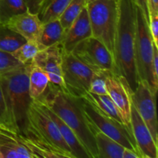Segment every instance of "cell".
Returning a JSON list of instances; mask_svg holds the SVG:
<instances>
[{
	"instance_id": "cell-37",
	"label": "cell",
	"mask_w": 158,
	"mask_h": 158,
	"mask_svg": "<svg viewBox=\"0 0 158 158\" xmlns=\"http://www.w3.org/2000/svg\"><path fill=\"white\" fill-rule=\"evenodd\" d=\"M95 1H97V0H86V4H89V3L94 2Z\"/></svg>"
},
{
	"instance_id": "cell-4",
	"label": "cell",
	"mask_w": 158,
	"mask_h": 158,
	"mask_svg": "<svg viewBox=\"0 0 158 158\" xmlns=\"http://www.w3.org/2000/svg\"><path fill=\"white\" fill-rule=\"evenodd\" d=\"M154 41L149 30L148 21L141 9L136 6V36L134 57L139 81L148 84L154 97H157L158 82L153 75L152 61L154 56Z\"/></svg>"
},
{
	"instance_id": "cell-20",
	"label": "cell",
	"mask_w": 158,
	"mask_h": 158,
	"mask_svg": "<svg viewBox=\"0 0 158 158\" xmlns=\"http://www.w3.org/2000/svg\"><path fill=\"white\" fill-rule=\"evenodd\" d=\"M49 83L48 76L33 62L29 64V90L32 100H37L41 97Z\"/></svg>"
},
{
	"instance_id": "cell-18",
	"label": "cell",
	"mask_w": 158,
	"mask_h": 158,
	"mask_svg": "<svg viewBox=\"0 0 158 158\" xmlns=\"http://www.w3.org/2000/svg\"><path fill=\"white\" fill-rule=\"evenodd\" d=\"M65 29L59 19L50 20L42 24L36 41L41 49L61 43L65 35Z\"/></svg>"
},
{
	"instance_id": "cell-11",
	"label": "cell",
	"mask_w": 158,
	"mask_h": 158,
	"mask_svg": "<svg viewBox=\"0 0 158 158\" xmlns=\"http://www.w3.org/2000/svg\"><path fill=\"white\" fill-rule=\"evenodd\" d=\"M106 84L108 95L119 110L123 123L132 130L131 123L132 91L127 82L122 76L111 72L106 75Z\"/></svg>"
},
{
	"instance_id": "cell-23",
	"label": "cell",
	"mask_w": 158,
	"mask_h": 158,
	"mask_svg": "<svg viewBox=\"0 0 158 158\" xmlns=\"http://www.w3.org/2000/svg\"><path fill=\"white\" fill-rule=\"evenodd\" d=\"M72 0H43L38 16L42 23L59 19Z\"/></svg>"
},
{
	"instance_id": "cell-34",
	"label": "cell",
	"mask_w": 158,
	"mask_h": 158,
	"mask_svg": "<svg viewBox=\"0 0 158 158\" xmlns=\"http://www.w3.org/2000/svg\"><path fill=\"white\" fill-rule=\"evenodd\" d=\"M132 1L134 2L136 6H138L141 9L142 12L144 14L145 17H146L147 20L148 21V23H149V12H148L147 0H132Z\"/></svg>"
},
{
	"instance_id": "cell-16",
	"label": "cell",
	"mask_w": 158,
	"mask_h": 158,
	"mask_svg": "<svg viewBox=\"0 0 158 158\" xmlns=\"http://www.w3.org/2000/svg\"><path fill=\"white\" fill-rule=\"evenodd\" d=\"M42 24L37 14L27 11L11 18L5 26L19 34L26 40L36 41Z\"/></svg>"
},
{
	"instance_id": "cell-25",
	"label": "cell",
	"mask_w": 158,
	"mask_h": 158,
	"mask_svg": "<svg viewBox=\"0 0 158 158\" xmlns=\"http://www.w3.org/2000/svg\"><path fill=\"white\" fill-rule=\"evenodd\" d=\"M27 11L23 0H0V26H5L11 18Z\"/></svg>"
},
{
	"instance_id": "cell-33",
	"label": "cell",
	"mask_w": 158,
	"mask_h": 158,
	"mask_svg": "<svg viewBox=\"0 0 158 158\" xmlns=\"http://www.w3.org/2000/svg\"><path fill=\"white\" fill-rule=\"evenodd\" d=\"M153 75L156 81L158 82V46L154 44V56L152 61Z\"/></svg>"
},
{
	"instance_id": "cell-36",
	"label": "cell",
	"mask_w": 158,
	"mask_h": 158,
	"mask_svg": "<svg viewBox=\"0 0 158 158\" xmlns=\"http://www.w3.org/2000/svg\"><path fill=\"white\" fill-rule=\"evenodd\" d=\"M122 158H141L140 154L137 151L134 150L128 149V148H124L123 153V157Z\"/></svg>"
},
{
	"instance_id": "cell-1",
	"label": "cell",
	"mask_w": 158,
	"mask_h": 158,
	"mask_svg": "<svg viewBox=\"0 0 158 158\" xmlns=\"http://www.w3.org/2000/svg\"><path fill=\"white\" fill-rule=\"evenodd\" d=\"M37 100L53 111L73 131L89 158H97L95 138L86 121L79 98L72 97L64 89L49 83L46 90Z\"/></svg>"
},
{
	"instance_id": "cell-9",
	"label": "cell",
	"mask_w": 158,
	"mask_h": 158,
	"mask_svg": "<svg viewBox=\"0 0 158 158\" xmlns=\"http://www.w3.org/2000/svg\"><path fill=\"white\" fill-rule=\"evenodd\" d=\"M72 54L94 73L107 74L115 72L114 57L100 41L90 36L79 43Z\"/></svg>"
},
{
	"instance_id": "cell-21",
	"label": "cell",
	"mask_w": 158,
	"mask_h": 158,
	"mask_svg": "<svg viewBox=\"0 0 158 158\" xmlns=\"http://www.w3.org/2000/svg\"><path fill=\"white\" fill-rule=\"evenodd\" d=\"M23 143L32 153L33 158H60L63 156L45 142L35 138L31 134H20Z\"/></svg>"
},
{
	"instance_id": "cell-6",
	"label": "cell",
	"mask_w": 158,
	"mask_h": 158,
	"mask_svg": "<svg viewBox=\"0 0 158 158\" xmlns=\"http://www.w3.org/2000/svg\"><path fill=\"white\" fill-rule=\"evenodd\" d=\"M26 133L49 144L64 158H73L69 146L62 137L56 123L38 100H32L29 106L27 128L25 134Z\"/></svg>"
},
{
	"instance_id": "cell-24",
	"label": "cell",
	"mask_w": 158,
	"mask_h": 158,
	"mask_svg": "<svg viewBox=\"0 0 158 158\" xmlns=\"http://www.w3.org/2000/svg\"><path fill=\"white\" fill-rule=\"evenodd\" d=\"M26 40L6 26H0V50L12 53Z\"/></svg>"
},
{
	"instance_id": "cell-13",
	"label": "cell",
	"mask_w": 158,
	"mask_h": 158,
	"mask_svg": "<svg viewBox=\"0 0 158 158\" xmlns=\"http://www.w3.org/2000/svg\"><path fill=\"white\" fill-rule=\"evenodd\" d=\"M131 123L134 140L142 158H157V143L154 142L146 123L131 104Z\"/></svg>"
},
{
	"instance_id": "cell-2",
	"label": "cell",
	"mask_w": 158,
	"mask_h": 158,
	"mask_svg": "<svg viewBox=\"0 0 158 158\" xmlns=\"http://www.w3.org/2000/svg\"><path fill=\"white\" fill-rule=\"evenodd\" d=\"M118 9L114 53L115 73L124 77L133 93L139 83L134 57L136 5L132 0H118Z\"/></svg>"
},
{
	"instance_id": "cell-32",
	"label": "cell",
	"mask_w": 158,
	"mask_h": 158,
	"mask_svg": "<svg viewBox=\"0 0 158 158\" xmlns=\"http://www.w3.org/2000/svg\"><path fill=\"white\" fill-rule=\"evenodd\" d=\"M23 2L26 4L29 12L38 15L43 0H23Z\"/></svg>"
},
{
	"instance_id": "cell-26",
	"label": "cell",
	"mask_w": 158,
	"mask_h": 158,
	"mask_svg": "<svg viewBox=\"0 0 158 158\" xmlns=\"http://www.w3.org/2000/svg\"><path fill=\"white\" fill-rule=\"evenodd\" d=\"M86 6V0H72L66 7L60 16L59 17L60 23L65 32L70 27L76 19L81 13L83 8Z\"/></svg>"
},
{
	"instance_id": "cell-12",
	"label": "cell",
	"mask_w": 158,
	"mask_h": 158,
	"mask_svg": "<svg viewBox=\"0 0 158 158\" xmlns=\"http://www.w3.org/2000/svg\"><path fill=\"white\" fill-rule=\"evenodd\" d=\"M62 55L63 48L60 43L40 50L32 62L46 73L49 83L64 89L62 73Z\"/></svg>"
},
{
	"instance_id": "cell-10",
	"label": "cell",
	"mask_w": 158,
	"mask_h": 158,
	"mask_svg": "<svg viewBox=\"0 0 158 158\" xmlns=\"http://www.w3.org/2000/svg\"><path fill=\"white\" fill-rule=\"evenodd\" d=\"M131 97L133 106L148 126L154 142L157 143L158 128L156 97L152 94L148 83L143 80H140L137 87L131 94Z\"/></svg>"
},
{
	"instance_id": "cell-27",
	"label": "cell",
	"mask_w": 158,
	"mask_h": 158,
	"mask_svg": "<svg viewBox=\"0 0 158 158\" xmlns=\"http://www.w3.org/2000/svg\"><path fill=\"white\" fill-rule=\"evenodd\" d=\"M42 50L40 45L35 40H26L16 50L12 52V56L23 64H28L32 61L38 52Z\"/></svg>"
},
{
	"instance_id": "cell-19",
	"label": "cell",
	"mask_w": 158,
	"mask_h": 158,
	"mask_svg": "<svg viewBox=\"0 0 158 158\" xmlns=\"http://www.w3.org/2000/svg\"><path fill=\"white\" fill-rule=\"evenodd\" d=\"M97 148V158H122L124 147L100 131L93 132Z\"/></svg>"
},
{
	"instance_id": "cell-17",
	"label": "cell",
	"mask_w": 158,
	"mask_h": 158,
	"mask_svg": "<svg viewBox=\"0 0 158 158\" xmlns=\"http://www.w3.org/2000/svg\"><path fill=\"white\" fill-rule=\"evenodd\" d=\"M39 101H40V100H39ZM40 103H41V102H40ZM41 103L43 104L44 109L46 110L48 115L51 117V119L53 120V122L56 123V125L57 128H58L62 137H63V140H65L66 144L69 146L73 158H89V154H87V152H86L85 148L83 147V145L81 144V143L79 141L78 138H77V136L75 135L73 131L72 130L67 126V124H66L65 122H63V120H62L61 119L53 112V111L51 110L47 106L43 104V103Z\"/></svg>"
},
{
	"instance_id": "cell-30",
	"label": "cell",
	"mask_w": 158,
	"mask_h": 158,
	"mask_svg": "<svg viewBox=\"0 0 158 158\" xmlns=\"http://www.w3.org/2000/svg\"><path fill=\"white\" fill-rule=\"evenodd\" d=\"M0 128H4L13 131L9 120L7 106H6V100L1 85H0Z\"/></svg>"
},
{
	"instance_id": "cell-14",
	"label": "cell",
	"mask_w": 158,
	"mask_h": 158,
	"mask_svg": "<svg viewBox=\"0 0 158 158\" xmlns=\"http://www.w3.org/2000/svg\"><path fill=\"white\" fill-rule=\"evenodd\" d=\"M90 36H92V31L86 6L65 32L64 37L60 43L63 50L66 52H71L79 43Z\"/></svg>"
},
{
	"instance_id": "cell-28",
	"label": "cell",
	"mask_w": 158,
	"mask_h": 158,
	"mask_svg": "<svg viewBox=\"0 0 158 158\" xmlns=\"http://www.w3.org/2000/svg\"><path fill=\"white\" fill-rule=\"evenodd\" d=\"M26 64H23L12 53L0 50V77L19 70Z\"/></svg>"
},
{
	"instance_id": "cell-31",
	"label": "cell",
	"mask_w": 158,
	"mask_h": 158,
	"mask_svg": "<svg viewBox=\"0 0 158 158\" xmlns=\"http://www.w3.org/2000/svg\"><path fill=\"white\" fill-rule=\"evenodd\" d=\"M149 30L154 44L158 46V13L149 14Z\"/></svg>"
},
{
	"instance_id": "cell-29",
	"label": "cell",
	"mask_w": 158,
	"mask_h": 158,
	"mask_svg": "<svg viewBox=\"0 0 158 158\" xmlns=\"http://www.w3.org/2000/svg\"><path fill=\"white\" fill-rule=\"evenodd\" d=\"M106 74L104 73H94V77L90 82L89 89V93L99 94V95L108 94L106 84Z\"/></svg>"
},
{
	"instance_id": "cell-8",
	"label": "cell",
	"mask_w": 158,
	"mask_h": 158,
	"mask_svg": "<svg viewBox=\"0 0 158 158\" xmlns=\"http://www.w3.org/2000/svg\"><path fill=\"white\" fill-rule=\"evenodd\" d=\"M62 73L64 90L76 98H83L89 93L90 82L94 72L72 52L63 50Z\"/></svg>"
},
{
	"instance_id": "cell-22",
	"label": "cell",
	"mask_w": 158,
	"mask_h": 158,
	"mask_svg": "<svg viewBox=\"0 0 158 158\" xmlns=\"http://www.w3.org/2000/svg\"><path fill=\"white\" fill-rule=\"evenodd\" d=\"M83 98H86V100H89L93 104L95 105L105 114L115 119L117 121L123 123V119L119 112V110L117 109V106L108 94L99 95V94H92V93L89 92Z\"/></svg>"
},
{
	"instance_id": "cell-15",
	"label": "cell",
	"mask_w": 158,
	"mask_h": 158,
	"mask_svg": "<svg viewBox=\"0 0 158 158\" xmlns=\"http://www.w3.org/2000/svg\"><path fill=\"white\" fill-rule=\"evenodd\" d=\"M0 158H33L18 133L0 128Z\"/></svg>"
},
{
	"instance_id": "cell-35",
	"label": "cell",
	"mask_w": 158,
	"mask_h": 158,
	"mask_svg": "<svg viewBox=\"0 0 158 158\" xmlns=\"http://www.w3.org/2000/svg\"><path fill=\"white\" fill-rule=\"evenodd\" d=\"M148 12L150 13H158V0H147Z\"/></svg>"
},
{
	"instance_id": "cell-3",
	"label": "cell",
	"mask_w": 158,
	"mask_h": 158,
	"mask_svg": "<svg viewBox=\"0 0 158 158\" xmlns=\"http://www.w3.org/2000/svg\"><path fill=\"white\" fill-rule=\"evenodd\" d=\"M29 64L0 77L12 131L22 135L27 128L28 110L33 100L29 90Z\"/></svg>"
},
{
	"instance_id": "cell-7",
	"label": "cell",
	"mask_w": 158,
	"mask_h": 158,
	"mask_svg": "<svg viewBox=\"0 0 158 158\" xmlns=\"http://www.w3.org/2000/svg\"><path fill=\"white\" fill-rule=\"evenodd\" d=\"M79 101L92 133L96 131L103 133L125 148L137 151L142 158L131 128L105 114L86 98H79Z\"/></svg>"
},
{
	"instance_id": "cell-5",
	"label": "cell",
	"mask_w": 158,
	"mask_h": 158,
	"mask_svg": "<svg viewBox=\"0 0 158 158\" xmlns=\"http://www.w3.org/2000/svg\"><path fill=\"white\" fill-rule=\"evenodd\" d=\"M92 36L101 42L114 57L118 23V0H97L86 4Z\"/></svg>"
}]
</instances>
